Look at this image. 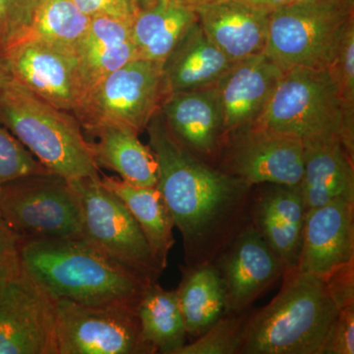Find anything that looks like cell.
I'll return each instance as SVG.
<instances>
[{
	"label": "cell",
	"mask_w": 354,
	"mask_h": 354,
	"mask_svg": "<svg viewBox=\"0 0 354 354\" xmlns=\"http://www.w3.org/2000/svg\"><path fill=\"white\" fill-rule=\"evenodd\" d=\"M214 263L227 291L225 314L248 311L283 274V266L251 221L237 232Z\"/></svg>",
	"instance_id": "5bb4252c"
},
{
	"label": "cell",
	"mask_w": 354,
	"mask_h": 354,
	"mask_svg": "<svg viewBox=\"0 0 354 354\" xmlns=\"http://www.w3.org/2000/svg\"><path fill=\"white\" fill-rule=\"evenodd\" d=\"M285 72L264 53L232 64L216 83L225 136L256 122Z\"/></svg>",
	"instance_id": "2e32d148"
},
{
	"label": "cell",
	"mask_w": 354,
	"mask_h": 354,
	"mask_svg": "<svg viewBox=\"0 0 354 354\" xmlns=\"http://www.w3.org/2000/svg\"><path fill=\"white\" fill-rule=\"evenodd\" d=\"M21 243L19 237L0 215V281L16 278L22 274Z\"/></svg>",
	"instance_id": "e575fe53"
},
{
	"label": "cell",
	"mask_w": 354,
	"mask_h": 354,
	"mask_svg": "<svg viewBox=\"0 0 354 354\" xmlns=\"http://www.w3.org/2000/svg\"><path fill=\"white\" fill-rule=\"evenodd\" d=\"M14 78L7 64L6 58L3 55L0 53V93L9 85L12 83Z\"/></svg>",
	"instance_id": "8d00e7d4"
},
{
	"label": "cell",
	"mask_w": 354,
	"mask_h": 354,
	"mask_svg": "<svg viewBox=\"0 0 354 354\" xmlns=\"http://www.w3.org/2000/svg\"><path fill=\"white\" fill-rule=\"evenodd\" d=\"M55 301L58 354H150L142 342L137 308Z\"/></svg>",
	"instance_id": "8fae6325"
},
{
	"label": "cell",
	"mask_w": 354,
	"mask_h": 354,
	"mask_svg": "<svg viewBox=\"0 0 354 354\" xmlns=\"http://www.w3.org/2000/svg\"><path fill=\"white\" fill-rule=\"evenodd\" d=\"M0 123L48 171L67 180L100 176L77 118L14 80L0 93Z\"/></svg>",
	"instance_id": "277c9868"
},
{
	"label": "cell",
	"mask_w": 354,
	"mask_h": 354,
	"mask_svg": "<svg viewBox=\"0 0 354 354\" xmlns=\"http://www.w3.org/2000/svg\"><path fill=\"white\" fill-rule=\"evenodd\" d=\"M130 25L104 16L91 19L75 53L86 93L104 77L138 58Z\"/></svg>",
	"instance_id": "603a6c76"
},
{
	"label": "cell",
	"mask_w": 354,
	"mask_h": 354,
	"mask_svg": "<svg viewBox=\"0 0 354 354\" xmlns=\"http://www.w3.org/2000/svg\"><path fill=\"white\" fill-rule=\"evenodd\" d=\"M102 183L114 193L138 223L153 257L162 269L169 262L174 245V223L162 193L156 187H140L113 176L101 177Z\"/></svg>",
	"instance_id": "484cf974"
},
{
	"label": "cell",
	"mask_w": 354,
	"mask_h": 354,
	"mask_svg": "<svg viewBox=\"0 0 354 354\" xmlns=\"http://www.w3.org/2000/svg\"><path fill=\"white\" fill-rule=\"evenodd\" d=\"M251 194L250 221L283 266L297 269L301 252L306 206L299 185L262 184Z\"/></svg>",
	"instance_id": "9a60e30c"
},
{
	"label": "cell",
	"mask_w": 354,
	"mask_h": 354,
	"mask_svg": "<svg viewBox=\"0 0 354 354\" xmlns=\"http://www.w3.org/2000/svg\"><path fill=\"white\" fill-rule=\"evenodd\" d=\"M323 279L337 309L354 305V262L342 266Z\"/></svg>",
	"instance_id": "d590c367"
},
{
	"label": "cell",
	"mask_w": 354,
	"mask_h": 354,
	"mask_svg": "<svg viewBox=\"0 0 354 354\" xmlns=\"http://www.w3.org/2000/svg\"><path fill=\"white\" fill-rule=\"evenodd\" d=\"M269 304L249 312L239 354H320L339 309L321 277L283 272Z\"/></svg>",
	"instance_id": "3957f363"
},
{
	"label": "cell",
	"mask_w": 354,
	"mask_h": 354,
	"mask_svg": "<svg viewBox=\"0 0 354 354\" xmlns=\"http://www.w3.org/2000/svg\"><path fill=\"white\" fill-rule=\"evenodd\" d=\"M141 339L150 354H177L187 339L176 290L150 283L137 307Z\"/></svg>",
	"instance_id": "4316f807"
},
{
	"label": "cell",
	"mask_w": 354,
	"mask_h": 354,
	"mask_svg": "<svg viewBox=\"0 0 354 354\" xmlns=\"http://www.w3.org/2000/svg\"><path fill=\"white\" fill-rule=\"evenodd\" d=\"M248 311L225 314L177 354H239Z\"/></svg>",
	"instance_id": "f1b7e54d"
},
{
	"label": "cell",
	"mask_w": 354,
	"mask_h": 354,
	"mask_svg": "<svg viewBox=\"0 0 354 354\" xmlns=\"http://www.w3.org/2000/svg\"><path fill=\"white\" fill-rule=\"evenodd\" d=\"M254 124L302 142L339 137L354 158V109L329 68L286 70Z\"/></svg>",
	"instance_id": "5b68a950"
},
{
	"label": "cell",
	"mask_w": 354,
	"mask_h": 354,
	"mask_svg": "<svg viewBox=\"0 0 354 354\" xmlns=\"http://www.w3.org/2000/svg\"><path fill=\"white\" fill-rule=\"evenodd\" d=\"M232 64L196 21L162 64L167 95L214 85Z\"/></svg>",
	"instance_id": "44dd1931"
},
{
	"label": "cell",
	"mask_w": 354,
	"mask_h": 354,
	"mask_svg": "<svg viewBox=\"0 0 354 354\" xmlns=\"http://www.w3.org/2000/svg\"><path fill=\"white\" fill-rule=\"evenodd\" d=\"M176 288L186 332L191 337L207 332L227 311V291L215 263L181 267Z\"/></svg>",
	"instance_id": "d4e9b609"
},
{
	"label": "cell",
	"mask_w": 354,
	"mask_h": 354,
	"mask_svg": "<svg viewBox=\"0 0 354 354\" xmlns=\"http://www.w3.org/2000/svg\"><path fill=\"white\" fill-rule=\"evenodd\" d=\"M244 1L248 2L251 6L272 11L278 7L290 3L291 0H244Z\"/></svg>",
	"instance_id": "74e56055"
},
{
	"label": "cell",
	"mask_w": 354,
	"mask_h": 354,
	"mask_svg": "<svg viewBox=\"0 0 354 354\" xmlns=\"http://www.w3.org/2000/svg\"><path fill=\"white\" fill-rule=\"evenodd\" d=\"M165 97L162 64L136 58L95 84L74 113L86 131L120 125L139 133L160 111Z\"/></svg>",
	"instance_id": "ba28073f"
},
{
	"label": "cell",
	"mask_w": 354,
	"mask_h": 354,
	"mask_svg": "<svg viewBox=\"0 0 354 354\" xmlns=\"http://www.w3.org/2000/svg\"><path fill=\"white\" fill-rule=\"evenodd\" d=\"M91 19L73 0H38L27 36L75 53Z\"/></svg>",
	"instance_id": "83f0119b"
},
{
	"label": "cell",
	"mask_w": 354,
	"mask_h": 354,
	"mask_svg": "<svg viewBox=\"0 0 354 354\" xmlns=\"http://www.w3.org/2000/svg\"><path fill=\"white\" fill-rule=\"evenodd\" d=\"M69 181L80 199L83 239L150 283L158 281L164 269L124 203L100 176Z\"/></svg>",
	"instance_id": "9c48e42d"
},
{
	"label": "cell",
	"mask_w": 354,
	"mask_h": 354,
	"mask_svg": "<svg viewBox=\"0 0 354 354\" xmlns=\"http://www.w3.org/2000/svg\"><path fill=\"white\" fill-rule=\"evenodd\" d=\"M37 4L38 0H0L2 53L29 34Z\"/></svg>",
	"instance_id": "4dcf8cb0"
},
{
	"label": "cell",
	"mask_w": 354,
	"mask_h": 354,
	"mask_svg": "<svg viewBox=\"0 0 354 354\" xmlns=\"http://www.w3.org/2000/svg\"><path fill=\"white\" fill-rule=\"evenodd\" d=\"M354 24V0L291 2L270 13L264 53L285 71L329 68Z\"/></svg>",
	"instance_id": "8992f818"
},
{
	"label": "cell",
	"mask_w": 354,
	"mask_h": 354,
	"mask_svg": "<svg viewBox=\"0 0 354 354\" xmlns=\"http://www.w3.org/2000/svg\"><path fill=\"white\" fill-rule=\"evenodd\" d=\"M218 167L251 187L262 184L299 185L304 144L252 124L225 135Z\"/></svg>",
	"instance_id": "30bf717a"
},
{
	"label": "cell",
	"mask_w": 354,
	"mask_h": 354,
	"mask_svg": "<svg viewBox=\"0 0 354 354\" xmlns=\"http://www.w3.org/2000/svg\"><path fill=\"white\" fill-rule=\"evenodd\" d=\"M2 55L14 80L51 106L75 113L86 95L75 53L26 36Z\"/></svg>",
	"instance_id": "4fadbf2b"
},
{
	"label": "cell",
	"mask_w": 354,
	"mask_h": 354,
	"mask_svg": "<svg viewBox=\"0 0 354 354\" xmlns=\"http://www.w3.org/2000/svg\"><path fill=\"white\" fill-rule=\"evenodd\" d=\"M329 69L339 84L346 108L354 109V24L344 35L337 57Z\"/></svg>",
	"instance_id": "1f68e13d"
},
{
	"label": "cell",
	"mask_w": 354,
	"mask_h": 354,
	"mask_svg": "<svg viewBox=\"0 0 354 354\" xmlns=\"http://www.w3.org/2000/svg\"><path fill=\"white\" fill-rule=\"evenodd\" d=\"M146 129L158 162V189L183 239L186 266L215 262L250 221L253 187L181 144L160 111Z\"/></svg>",
	"instance_id": "6da1fadb"
},
{
	"label": "cell",
	"mask_w": 354,
	"mask_h": 354,
	"mask_svg": "<svg viewBox=\"0 0 354 354\" xmlns=\"http://www.w3.org/2000/svg\"><path fill=\"white\" fill-rule=\"evenodd\" d=\"M354 262V203L330 202L308 209L297 269L328 276Z\"/></svg>",
	"instance_id": "e0dca14e"
},
{
	"label": "cell",
	"mask_w": 354,
	"mask_h": 354,
	"mask_svg": "<svg viewBox=\"0 0 354 354\" xmlns=\"http://www.w3.org/2000/svg\"><path fill=\"white\" fill-rule=\"evenodd\" d=\"M304 144L299 186L307 211L339 200L354 203V158L339 137L308 140Z\"/></svg>",
	"instance_id": "ffe728a7"
},
{
	"label": "cell",
	"mask_w": 354,
	"mask_h": 354,
	"mask_svg": "<svg viewBox=\"0 0 354 354\" xmlns=\"http://www.w3.org/2000/svg\"><path fill=\"white\" fill-rule=\"evenodd\" d=\"M0 215L21 242L82 237L80 199L69 180L53 172L4 184Z\"/></svg>",
	"instance_id": "52a82bcc"
},
{
	"label": "cell",
	"mask_w": 354,
	"mask_h": 354,
	"mask_svg": "<svg viewBox=\"0 0 354 354\" xmlns=\"http://www.w3.org/2000/svg\"><path fill=\"white\" fill-rule=\"evenodd\" d=\"M312 1V0H291V2ZM290 2V3H291Z\"/></svg>",
	"instance_id": "60d3db41"
},
{
	"label": "cell",
	"mask_w": 354,
	"mask_h": 354,
	"mask_svg": "<svg viewBox=\"0 0 354 354\" xmlns=\"http://www.w3.org/2000/svg\"><path fill=\"white\" fill-rule=\"evenodd\" d=\"M172 1L194 10L197 7L218 3V2L225 1V0H172Z\"/></svg>",
	"instance_id": "f35d334b"
},
{
	"label": "cell",
	"mask_w": 354,
	"mask_h": 354,
	"mask_svg": "<svg viewBox=\"0 0 354 354\" xmlns=\"http://www.w3.org/2000/svg\"><path fill=\"white\" fill-rule=\"evenodd\" d=\"M193 11L203 31L230 62L264 53L271 11L244 0H225Z\"/></svg>",
	"instance_id": "d6986e66"
},
{
	"label": "cell",
	"mask_w": 354,
	"mask_h": 354,
	"mask_svg": "<svg viewBox=\"0 0 354 354\" xmlns=\"http://www.w3.org/2000/svg\"><path fill=\"white\" fill-rule=\"evenodd\" d=\"M196 21L192 9L172 0H153L140 7L130 25L138 58L164 64Z\"/></svg>",
	"instance_id": "cb8c5ba5"
},
{
	"label": "cell",
	"mask_w": 354,
	"mask_h": 354,
	"mask_svg": "<svg viewBox=\"0 0 354 354\" xmlns=\"http://www.w3.org/2000/svg\"><path fill=\"white\" fill-rule=\"evenodd\" d=\"M0 354H58L57 301L24 270L0 281Z\"/></svg>",
	"instance_id": "7c38bea8"
},
{
	"label": "cell",
	"mask_w": 354,
	"mask_h": 354,
	"mask_svg": "<svg viewBox=\"0 0 354 354\" xmlns=\"http://www.w3.org/2000/svg\"><path fill=\"white\" fill-rule=\"evenodd\" d=\"M97 167L120 174V178L140 187H156L158 162L150 147L140 141L139 133L120 125H102L87 130Z\"/></svg>",
	"instance_id": "7402d4cb"
},
{
	"label": "cell",
	"mask_w": 354,
	"mask_h": 354,
	"mask_svg": "<svg viewBox=\"0 0 354 354\" xmlns=\"http://www.w3.org/2000/svg\"><path fill=\"white\" fill-rule=\"evenodd\" d=\"M90 18L104 16L130 23L140 10L138 0H73Z\"/></svg>",
	"instance_id": "836d02e7"
},
{
	"label": "cell",
	"mask_w": 354,
	"mask_h": 354,
	"mask_svg": "<svg viewBox=\"0 0 354 354\" xmlns=\"http://www.w3.org/2000/svg\"><path fill=\"white\" fill-rule=\"evenodd\" d=\"M140 7L146 6V4L150 3L151 1H153V0H138Z\"/></svg>",
	"instance_id": "ab89813d"
},
{
	"label": "cell",
	"mask_w": 354,
	"mask_h": 354,
	"mask_svg": "<svg viewBox=\"0 0 354 354\" xmlns=\"http://www.w3.org/2000/svg\"><path fill=\"white\" fill-rule=\"evenodd\" d=\"M160 113L186 148L209 162L218 160L225 131L216 84L167 95Z\"/></svg>",
	"instance_id": "ac0fdd59"
},
{
	"label": "cell",
	"mask_w": 354,
	"mask_h": 354,
	"mask_svg": "<svg viewBox=\"0 0 354 354\" xmlns=\"http://www.w3.org/2000/svg\"><path fill=\"white\" fill-rule=\"evenodd\" d=\"M23 270L55 300L91 307L137 308L150 281L84 239L21 243Z\"/></svg>",
	"instance_id": "7a4b0ae2"
},
{
	"label": "cell",
	"mask_w": 354,
	"mask_h": 354,
	"mask_svg": "<svg viewBox=\"0 0 354 354\" xmlns=\"http://www.w3.org/2000/svg\"><path fill=\"white\" fill-rule=\"evenodd\" d=\"M46 172L50 171L0 125V187L20 177Z\"/></svg>",
	"instance_id": "f546056e"
},
{
	"label": "cell",
	"mask_w": 354,
	"mask_h": 354,
	"mask_svg": "<svg viewBox=\"0 0 354 354\" xmlns=\"http://www.w3.org/2000/svg\"><path fill=\"white\" fill-rule=\"evenodd\" d=\"M354 353V305L339 310L330 324L320 354Z\"/></svg>",
	"instance_id": "d6a6232c"
},
{
	"label": "cell",
	"mask_w": 354,
	"mask_h": 354,
	"mask_svg": "<svg viewBox=\"0 0 354 354\" xmlns=\"http://www.w3.org/2000/svg\"><path fill=\"white\" fill-rule=\"evenodd\" d=\"M0 53H2V39H1V35H0Z\"/></svg>",
	"instance_id": "b9f144b4"
}]
</instances>
